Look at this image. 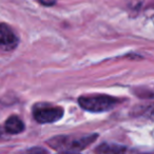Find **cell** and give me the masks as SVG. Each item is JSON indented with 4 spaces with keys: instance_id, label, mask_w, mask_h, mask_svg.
<instances>
[{
    "instance_id": "6da1fadb",
    "label": "cell",
    "mask_w": 154,
    "mask_h": 154,
    "mask_svg": "<svg viewBox=\"0 0 154 154\" xmlns=\"http://www.w3.org/2000/svg\"><path fill=\"white\" fill-rule=\"evenodd\" d=\"M97 137V134H88L79 137L60 135L48 140V143L51 148L59 152H80L94 143Z\"/></svg>"
},
{
    "instance_id": "7a4b0ae2",
    "label": "cell",
    "mask_w": 154,
    "mask_h": 154,
    "mask_svg": "<svg viewBox=\"0 0 154 154\" xmlns=\"http://www.w3.org/2000/svg\"><path fill=\"white\" fill-rule=\"evenodd\" d=\"M78 103L86 111L100 113L114 109L119 103V99L106 94L82 95L78 98Z\"/></svg>"
},
{
    "instance_id": "3957f363",
    "label": "cell",
    "mask_w": 154,
    "mask_h": 154,
    "mask_svg": "<svg viewBox=\"0 0 154 154\" xmlns=\"http://www.w3.org/2000/svg\"><path fill=\"white\" fill-rule=\"evenodd\" d=\"M64 111L61 107L49 105H38L34 108L33 116L38 124H53L63 117Z\"/></svg>"
},
{
    "instance_id": "277c9868",
    "label": "cell",
    "mask_w": 154,
    "mask_h": 154,
    "mask_svg": "<svg viewBox=\"0 0 154 154\" xmlns=\"http://www.w3.org/2000/svg\"><path fill=\"white\" fill-rule=\"evenodd\" d=\"M18 37L7 23H0V52H11L18 45Z\"/></svg>"
},
{
    "instance_id": "5b68a950",
    "label": "cell",
    "mask_w": 154,
    "mask_h": 154,
    "mask_svg": "<svg viewBox=\"0 0 154 154\" xmlns=\"http://www.w3.org/2000/svg\"><path fill=\"white\" fill-rule=\"evenodd\" d=\"M5 129L9 134H19L23 132L24 124L19 116L12 115L5 120Z\"/></svg>"
},
{
    "instance_id": "8992f818",
    "label": "cell",
    "mask_w": 154,
    "mask_h": 154,
    "mask_svg": "<svg viewBox=\"0 0 154 154\" xmlns=\"http://www.w3.org/2000/svg\"><path fill=\"white\" fill-rule=\"evenodd\" d=\"M127 150L125 146L114 145V143H101L99 147L96 148L95 152L98 153H122Z\"/></svg>"
},
{
    "instance_id": "52a82bcc",
    "label": "cell",
    "mask_w": 154,
    "mask_h": 154,
    "mask_svg": "<svg viewBox=\"0 0 154 154\" xmlns=\"http://www.w3.org/2000/svg\"><path fill=\"white\" fill-rule=\"evenodd\" d=\"M40 5H45V7H52L56 3L57 0H37Z\"/></svg>"
},
{
    "instance_id": "ba28073f",
    "label": "cell",
    "mask_w": 154,
    "mask_h": 154,
    "mask_svg": "<svg viewBox=\"0 0 154 154\" xmlns=\"http://www.w3.org/2000/svg\"><path fill=\"white\" fill-rule=\"evenodd\" d=\"M1 134H2V131H1V128H0V136H1Z\"/></svg>"
}]
</instances>
